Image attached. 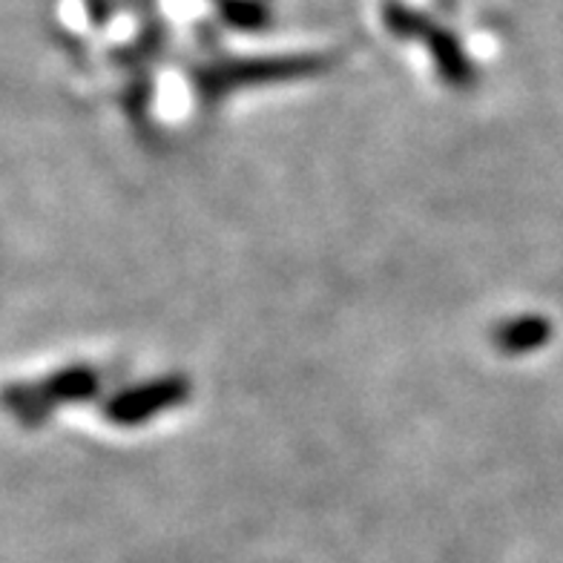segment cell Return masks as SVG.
<instances>
[{
    "label": "cell",
    "instance_id": "7a4b0ae2",
    "mask_svg": "<svg viewBox=\"0 0 563 563\" xmlns=\"http://www.w3.org/2000/svg\"><path fill=\"white\" fill-rule=\"evenodd\" d=\"M187 391H190V383L181 377L156 379V383H147V386L119 394L115 400L107 402L104 411L119 426H135V422H144L150 417L167 411V408L178 406L187 397Z\"/></svg>",
    "mask_w": 563,
    "mask_h": 563
},
{
    "label": "cell",
    "instance_id": "3957f363",
    "mask_svg": "<svg viewBox=\"0 0 563 563\" xmlns=\"http://www.w3.org/2000/svg\"><path fill=\"white\" fill-rule=\"evenodd\" d=\"M549 336H552V328L543 317H518L497 325L495 345L506 354H527V351L547 345Z\"/></svg>",
    "mask_w": 563,
    "mask_h": 563
},
{
    "label": "cell",
    "instance_id": "6da1fadb",
    "mask_svg": "<svg viewBox=\"0 0 563 563\" xmlns=\"http://www.w3.org/2000/svg\"><path fill=\"white\" fill-rule=\"evenodd\" d=\"M325 67L322 58H276V60H230L216 67L213 73H205L201 89L205 96H222L228 89L247 87V84H267L297 78L302 73H317Z\"/></svg>",
    "mask_w": 563,
    "mask_h": 563
},
{
    "label": "cell",
    "instance_id": "277c9868",
    "mask_svg": "<svg viewBox=\"0 0 563 563\" xmlns=\"http://www.w3.org/2000/svg\"><path fill=\"white\" fill-rule=\"evenodd\" d=\"M101 386V379H98L96 371L89 368H69L55 374L53 379H46L37 397L49 402H64V400H84V397H92Z\"/></svg>",
    "mask_w": 563,
    "mask_h": 563
}]
</instances>
